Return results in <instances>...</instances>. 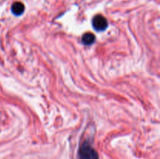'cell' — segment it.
<instances>
[{"mask_svg": "<svg viewBox=\"0 0 160 159\" xmlns=\"http://www.w3.org/2000/svg\"><path fill=\"white\" fill-rule=\"evenodd\" d=\"M24 11V6L20 2H14L12 6V12L14 15L20 16Z\"/></svg>", "mask_w": 160, "mask_h": 159, "instance_id": "cell-3", "label": "cell"}, {"mask_svg": "<svg viewBox=\"0 0 160 159\" xmlns=\"http://www.w3.org/2000/svg\"><path fill=\"white\" fill-rule=\"evenodd\" d=\"M92 26L97 31H103L107 28V20L102 15H97L92 20Z\"/></svg>", "mask_w": 160, "mask_h": 159, "instance_id": "cell-2", "label": "cell"}, {"mask_svg": "<svg viewBox=\"0 0 160 159\" xmlns=\"http://www.w3.org/2000/svg\"><path fill=\"white\" fill-rule=\"evenodd\" d=\"M79 159H98V154L88 142H84L78 151Z\"/></svg>", "mask_w": 160, "mask_h": 159, "instance_id": "cell-1", "label": "cell"}, {"mask_svg": "<svg viewBox=\"0 0 160 159\" xmlns=\"http://www.w3.org/2000/svg\"><path fill=\"white\" fill-rule=\"evenodd\" d=\"M95 37L92 33H86L82 37V42L85 45H91L95 42Z\"/></svg>", "mask_w": 160, "mask_h": 159, "instance_id": "cell-4", "label": "cell"}]
</instances>
